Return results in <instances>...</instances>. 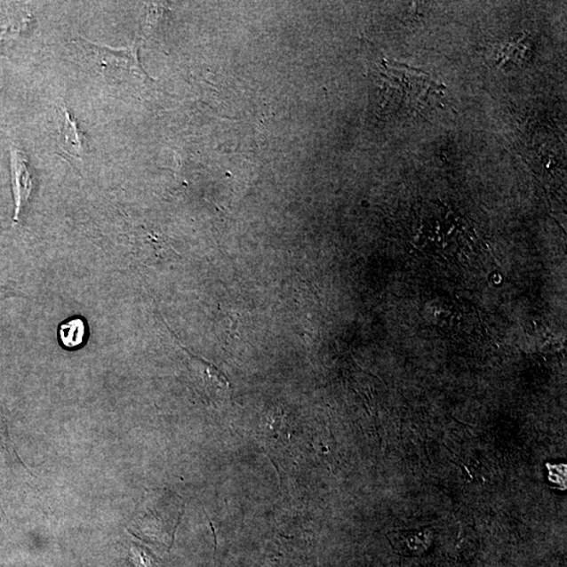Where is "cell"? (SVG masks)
<instances>
[{"label": "cell", "instance_id": "3957f363", "mask_svg": "<svg viewBox=\"0 0 567 567\" xmlns=\"http://www.w3.org/2000/svg\"><path fill=\"white\" fill-rule=\"evenodd\" d=\"M60 114V140L61 148L72 156V157L81 159L85 152V137L79 129L77 121L69 113L65 103L58 106Z\"/></svg>", "mask_w": 567, "mask_h": 567}, {"label": "cell", "instance_id": "6da1fadb", "mask_svg": "<svg viewBox=\"0 0 567 567\" xmlns=\"http://www.w3.org/2000/svg\"><path fill=\"white\" fill-rule=\"evenodd\" d=\"M73 44L78 60L86 68L113 80L115 84L132 88L136 83L146 79L138 60V44L129 48L115 50L78 38L74 40Z\"/></svg>", "mask_w": 567, "mask_h": 567}, {"label": "cell", "instance_id": "277c9868", "mask_svg": "<svg viewBox=\"0 0 567 567\" xmlns=\"http://www.w3.org/2000/svg\"><path fill=\"white\" fill-rule=\"evenodd\" d=\"M392 545L397 552L406 556L422 555L429 549L432 543V533L429 530L399 531L389 535Z\"/></svg>", "mask_w": 567, "mask_h": 567}, {"label": "cell", "instance_id": "5b68a950", "mask_svg": "<svg viewBox=\"0 0 567 567\" xmlns=\"http://www.w3.org/2000/svg\"><path fill=\"white\" fill-rule=\"evenodd\" d=\"M58 339L67 349H76L83 346L86 339V325L83 318L72 317L60 323Z\"/></svg>", "mask_w": 567, "mask_h": 567}, {"label": "cell", "instance_id": "7a4b0ae2", "mask_svg": "<svg viewBox=\"0 0 567 567\" xmlns=\"http://www.w3.org/2000/svg\"><path fill=\"white\" fill-rule=\"evenodd\" d=\"M12 189L15 202L14 222L20 217L31 199L33 193V176L26 155L14 147L10 148Z\"/></svg>", "mask_w": 567, "mask_h": 567}]
</instances>
